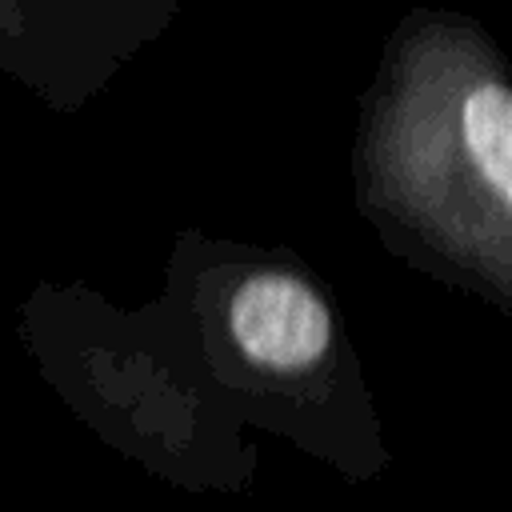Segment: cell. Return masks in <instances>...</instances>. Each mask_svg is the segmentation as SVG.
Instances as JSON below:
<instances>
[{
	"label": "cell",
	"mask_w": 512,
	"mask_h": 512,
	"mask_svg": "<svg viewBox=\"0 0 512 512\" xmlns=\"http://www.w3.org/2000/svg\"><path fill=\"white\" fill-rule=\"evenodd\" d=\"M240 352L272 372H300L328 348L332 320L324 300L288 272L248 276L228 308Z\"/></svg>",
	"instance_id": "cell-1"
},
{
	"label": "cell",
	"mask_w": 512,
	"mask_h": 512,
	"mask_svg": "<svg viewBox=\"0 0 512 512\" xmlns=\"http://www.w3.org/2000/svg\"><path fill=\"white\" fill-rule=\"evenodd\" d=\"M460 152L476 188L488 196L496 260L512 276V88L500 80L476 84L460 104Z\"/></svg>",
	"instance_id": "cell-2"
}]
</instances>
